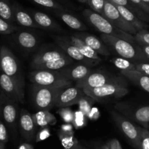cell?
Instances as JSON below:
<instances>
[{
    "label": "cell",
    "mask_w": 149,
    "mask_h": 149,
    "mask_svg": "<svg viewBox=\"0 0 149 149\" xmlns=\"http://www.w3.org/2000/svg\"><path fill=\"white\" fill-rule=\"evenodd\" d=\"M101 40L122 58L135 62H148L149 59L143 52L141 46L137 43H132L116 37L102 34Z\"/></svg>",
    "instance_id": "cell-1"
},
{
    "label": "cell",
    "mask_w": 149,
    "mask_h": 149,
    "mask_svg": "<svg viewBox=\"0 0 149 149\" xmlns=\"http://www.w3.org/2000/svg\"><path fill=\"white\" fill-rule=\"evenodd\" d=\"M83 15L92 26L102 34L116 37L132 43H136L134 35L116 28L104 16L95 13L91 9H85L83 11Z\"/></svg>",
    "instance_id": "cell-2"
},
{
    "label": "cell",
    "mask_w": 149,
    "mask_h": 149,
    "mask_svg": "<svg viewBox=\"0 0 149 149\" xmlns=\"http://www.w3.org/2000/svg\"><path fill=\"white\" fill-rule=\"evenodd\" d=\"M85 94L95 101L117 99L129 93L127 83H112L97 88L82 89Z\"/></svg>",
    "instance_id": "cell-3"
},
{
    "label": "cell",
    "mask_w": 149,
    "mask_h": 149,
    "mask_svg": "<svg viewBox=\"0 0 149 149\" xmlns=\"http://www.w3.org/2000/svg\"><path fill=\"white\" fill-rule=\"evenodd\" d=\"M29 80L34 85L49 88H65L72 84L59 71L34 70L29 74Z\"/></svg>",
    "instance_id": "cell-4"
},
{
    "label": "cell",
    "mask_w": 149,
    "mask_h": 149,
    "mask_svg": "<svg viewBox=\"0 0 149 149\" xmlns=\"http://www.w3.org/2000/svg\"><path fill=\"white\" fill-rule=\"evenodd\" d=\"M111 114L117 127L132 145L135 148L141 149V126L135 125L116 110H112Z\"/></svg>",
    "instance_id": "cell-5"
},
{
    "label": "cell",
    "mask_w": 149,
    "mask_h": 149,
    "mask_svg": "<svg viewBox=\"0 0 149 149\" xmlns=\"http://www.w3.org/2000/svg\"><path fill=\"white\" fill-rule=\"evenodd\" d=\"M24 86L23 79L10 77L3 72L0 74V88L2 92L16 103L24 102Z\"/></svg>",
    "instance_id": "cell-6"
},
{
    "label": "cell",
    "mask_w": 149,
    "mask_h": 149,
    "mask_svg": "<svg viewBox=\"0 0 149 149\" xmlns=\"http://www.w3.org/2000/svg\"><path fill=\"white\" fill-rule=\"evenodd\" d=\"M116 111L133 122L140 124L141 127L148 129L149 125V105L135 107L130 104L120 102L115 105Z\"/></svg>",
    "instance_id": "cell-7"
},
{
    "label": "cell",
    "mask_w": 149,
    "mask_h": 149,
    "mask_svg": "<svg viewBox=\"0 0 149 149\" xmlns=\"http://www.w3.org/2000/svg\"><path fill=\"white\" fill-rule=\"evenodd\" d=\"M62 88H49L34 85L33 102L39 110H49L55 105V99Z\"/></svg>",
    "instance_id": "cell-8"
},
{
    "label": "cell",
    "mask_w": 149,
    "mask_h": 149,
    "mask_svg": "<svg viewBox=\"0 0 149 149\" xmlns=\"http://www.w3.org/2000/svg\"><path fill=\"white\" fill-rule=\"evenodd\" d=\"M112 83H127L125 79L120 76H115L111 74L100 72H92L90 74L76 82V86L81 89L97 88L104 85Z\"/></svg>",
    "instance_id": "cell-9"
},
{
    "label": "cell",
    "mask_w": 149,
    "mask_h": 149,
    "mask_svg": "<svg viewBox=\"0 0 149 149\" xmlns=\"http://www.w3.org/2000/svg\"><path fill=\"white\" fill-rule=\"evenodd\" d=\"M0 68L3 73L13 78L23 79L20 64L13 53L5 45L0 48Z\"/></svg>",
    "instance_id": "cell-10"
},
{
    "label": "cell",
    "mask_w": 149,
    "mask_h": 149,
    "mask_svg": "<svg viewBox=\"0 0 149 149\" xmlns=\"http://www.w3.org/2000/svg\"><path fill=\"white\" fill-rule=\"evenodd\" d=\"M102 15L109 20L113 26L124 32H126L132 35H135L138 32L130 23H128L122 17L116 6L108 0H106L105 1L104 9Z\"/></svg>",
    "instance_id": "cell-11"
},
{
    "label": "cell",
    "mask_w": 149,
    "mask_h": 149,
    "mask_svg": "<svg viewBox=\"0 0 149 149\" xmlns=\"http://www.w3.org/2000/svg\"><path fill=\"white\" fill-rule=\"evenodd\" d=\"M85 95L82 89L76 86L62 88L57 96L54 107L61 108L77 105Z\"/></svg>",
    "instance_id": "cell-12"
},
{
    "label": "cell",
    "mask_w": 149,
    "mask_h": 149,
    "mask_svg": "<svg viewBox=\"0 0 149 149\" xmlns=\"http://www.w3.org/2000/svg\"><path fill=\"white\" fill-rule=\"evenodd\" d=\"M55 40L56 43L58 44V46L67 54L69 57H71L72 59L76 60V61H80L82 63V64L88 65L90 67L96 65L100 62V61L97 60L91 59V58H87L84 56L83 54L79 52L77 47L74 46L68 39L66 37H55Z\"/></svg>",
    "instance_id": "cell-13"
},
{
    "label": "cell",
    "mask_w": 149,
    "mask_h": 149,
    "mask_svg": "<svg viewBox=\"0 0 149 149\" xmlns=\"http://www.w3.org/2000/svg\"><path fill=\"white\" fill-rule=\"evenodd\" d=\"M0 102L2 117L6 124L11 129H15L17 118V103L9 99L3 92H1L0 96Z\"/></svg>",
    "instance_id": "cell-14"
},
{
    "label": "cell",
    "mask_w": 149,
    "mask_h": 149,
    "mask_svg": "<svg viewBox=\"0 0 149 149\" xmlns=\"http://www.w3.org/2000/svg\"><path fill=\"white\" fill-rule=\"evenodd\" d=\"M73 35L84 41L89 47L94 50L97 53L104 56H110L111 53L109 47L101 40V39H98L97 37L90 33H86V32H77Z\"/></svg>",
    "instance_id": "cell-15"
},
{
    "label": "cell",
    "mask_w": 149,
    "mask_h": 149,
    "mask_svg": "<svg viewBox=\"0 0 149 149\" xmlns=\"http://www.w3.org/2000/svg\"><path fill=\"white\" fill-rule=\"evenodd\" d=\"M19 125L20 132L25 140L27 141H31L34 137L36 126L32 118V114L26 109H22L20 110Z\"/></svg>",
    "instance_id": "cell-16"
},
{
    "label": "cell",
    "mask_w": 149,
    "mask_h": 149,
    "mask_svg": "<svg viewBox=\"0 0 149 149\" xmlns=\"http://www.w3.org/2000/svg\"><path fill=\"white\" fill-rule=\"evenodd\" d=\"M60 72L68 80L71 81H79L82 80L93 72V69L85 64H78L74 66H67L59 70Z\"/></svg>",
    "instance_id": "cell-17"
},
{
    "label": "cell",
    "mask_w": 149,
    "mask_h": 149,
    "mask_svg": "<svg viewBox=\"0 0 149 149\" xmlns=\"http://www.w3.org/2000/svg\"><path fill=\"white\" fill-rule=\"evenodd\" d=\"M65 56H68V55L61 48V49L42 50L33 56L31 65L32 69H33L39 64Z\"/></svg>",
    "instance_id": "cell-18"
},
{
    "label": "cell",
    "mask_w": 149,
    "mask_h": 149,
    "mask_svg": "<svg viewBox=\"0 0 149 149\" xmlns=\"http://www.w3.org/2000/svg\"><path fill=\"white\" fill-rule=\"evenodd\" d=\"M13 10L14 20L17 24L24 27L39 29V26L36 24L31 15L26 12L17 3H13Z\"/></svg>",
    "instance_id": "cell-19"
},
{
    "label": "cell",
    "mask_w": 149,
    "mask_h": 149,
    "mask_svg": "<svg viewBox=\"0 0 149 149\" xmlns=\"http://www.w3.org/2000/svg\"><path fill=\"white\" fill-rule=\"evenodd\" d=\"M31 15L39 28L49 31H61L62 28L48 15L39 11H31Z\"/></svg>",
    "instance_id": "cell-20"
},
{
    "label": "cell",
    "mask_w": 149,
    "mask_h": 149,
    "mask_svg": "<svg viewBox=\"0 0 149 149\" xmlns=\"http://www.w3.org/2000/svg\"><path fill=\"white\" fill-rule=\"evenodd\" d=\"M121 74L143 90L149 93V77L148 76L142 74L136 70L121 71Z\"/></svg>",
    "instance_id": "cell-21"
},
{
    "label": "cell",
    "mask_w": 149,
    "mask_h": 149,
    "mask_svg": "<svg viewBox=\"0 0 149 149\" xmlns=\"http://www.w3.org/2000/svg\"><path fill=\"white\" fill-rule=\"evenodd\" d=\"M15 41L17 45L25 51H33L37 46V38L33 34L29 32H17L15 35Z\"/></svg>",
    "instance_id": "cell-22"
},
{
    "label": "cell",
    "mask_w": 149,
    "mask_h": 149,
    "mask_svg": "<svg viewBox=\"0 0 149 149\" xmlns=\"http://www.w3.org/2000/svg\"><path fill=\"white\" fill-rule=\"evenodd\" d=\"M55 15L68 27L79 32H84L87 30V27L84 23L77 18L76 16L66 13L65 10H55Z\"/></svg>",
    "instance_id": "cell-23"
},
{
    "label": "cell",
    "mask_w": 149,
    "mask_h": 149,
    "mask_svg": "<svg viewBox=\"0 0 149 149\" xmlns=\"http://www.w3.org/2000/svg\"><path fill=\"white\" fill-rule=\"evenodd\" d=\"M116 6V8L118 9L119 13H121L122 17H123L128 23H130V24L136 29L137 32H139V31L143 30V29H147L148 28H149L148 23L143 21V20H141L136 15H135L133 13L130 11L129 10H127V9L125 8V7H122V6Z\"/></svg>",
    "instance_id": "cell-24"
},
{
    "label": "cell",
    "mask_w": 149,
    "mask_h": 149,
    "mask_svg": "<svg viewBox=\"0 0 149 149\" xmlns=\"http://www.w3.org/2000/svg\"><path fill=\"white\" fill-rule=\"evenodd\" d=\"M66 37L74 46L77 47V49L79 51V52L81 54H83L84 56L87 57V58H91V59L101 61V58L99 57L98 53H97L94 50H93L90 47H89L84 41H82L79 38L77 37L74 36V35Z\"/></svg>",
    "instance_id": "cell-25"
},
{
    "label": "cell",
    "mask_w": 149,
    "mask_h": 149,
    "mask_svg": "<svg viewBox=\"0 0 149 149\" xmlns=\"http://www.w3.org/2000/svg\"><path fill=\"white\" fill-rule=\"evenodd\" d=\"M74 62V59L68 56L63 57L58 59L45 62L43 64H39L33 68V70H53V71H59L61 69L70 65Z\"/></svg>",
    "instance_id": "cell-26"
},
{
    "label": "cell",
    "mask_w": 149,
    "mask_h": 149,
    "mask_svg": "<svg viewBox=\"0 0 149 149\" xmlns=\"http://www.w3.org/2000/svg\"><path fill=\"white\" fill-rule=\"evenodd\" d=\"M108 1L111 2L114 5L122 6V7H125L135 15H136L143 21L149 23V15L145 13L143 10H141L138 6L135 5L130 0H108Z\"/></svg>",
    "instance_id": "cell-27"
},
{
    "label": "cell",
    "mask_w": 149,
    "mask_h": 149,
    "mask_svg": "<svg viewBox=\"0 0 149 149\" xmlns=\"http://www.w3.org/2000/svg\"><path fill=\"white\" fill-rule=\"evenodd\" d=\"M32 118L36 127H45L47 126H53L57 123L55 115L49 110H39L37 112L32 114Z\"/></svg>",
    "instance_id": "cell-28"
},
{
    "label": "cell",
    "mask_w": 149,
    "mask_h": 149,
    "mask_svg": "<svg viewBox=\"0 0 149 149\" xmlns=\"http://www.w3.org/2000/svg\"><path fill=\"white\" fill-rule=\"evenodd\" d=\"M0 18L10 23L15 22L13 4H11L10 0H0Z\"/></svg>",
    "instance_id": "cell-29"
},
{
    "label": "cell",
    "mask_w": 149,
    "mask_h": 149,
    "mask_svg": "<svg viewBox=\"0 0 149 149\" xmlns=\"http://www.w3.org/2000/svg\"><path fill=\"white\" fill-rule=\"evenodd\" d=\"M58 137L61 142V144L63 146L64 149H71L77 144H78V141L74 137V131L71 132H65L60 130L58 133Z\"/></svg>",
    "instance_id": "cell-30"
},
{
    "label": "cell",
    "mask_w": 149,
    "mask_h": 149,
    "mask_svg": "<svg viewBox=\"0 0 149 149\" xmlns=\"http://www.w3.org/2000/svg\"><path fill=\"white\" fill-rule=\"evenodd\" d=\"M111 62L120 71L135 70V62L122 57H116L111 60Z\"/></svg>",
    "instance_id": "cell-31"
},
{
    "label": "cell",
    "mask_w": 149,
    "mask_h": 149,
    "mask_svg": "<svg viewBox=\"0 0 149 149\" xmlns=\"http://www.w3.org/2000/svg\"><path fill=\"white\" fill-rule=\"evenodd\" d=\"M95 102V100L94 99L86 94L77 104L79 106V110L87 116L91 109L93 108V105Z\"/></svg>",
    "instance_id": "cell-32"
},
{
    "label": "cell",
    "mask_w": 149,
    "mask_h": 149,
    "mask_svg": "<svg viewBox=\"0 0 149 149\" xmlns=\"http://www.w3.org/2000/svg\"><path fill=\"white\" fill-rule=\"evenodd\" d=\"M87 118H88L87 115L83 113L79 110L76 111L75 117H74V120L72 123L74 128L78 129H81L85 127L87 124Z\"/></svg>",
    "instance_id": "cell-33"
},
{
    "label": "cell",
    "mask_w": 149,
    "mask_h": 149,
    "mask_svg": "<svg viewBox=\"0 0 149 149\" xmlns=\"http://www.w3.org/2000/svg\"><path fill=\"white\" fill-rule=\"evenodd\" d=\"M58 112L64 122L72 124L75 117V112L69 107L61 108V109L58 110Z\"/></svg>",
    "instance_id": "cell-34"
},
{
    "label": "cell",
    "mask_w": 149,
    "mask_h": 149,
    "mask_svg": "<svg viewBox=\"0 0 149 149\" xmlns=\"http://www.w3.org/2000/svg\"><path fill=\"white\" fill-rule=\"evenodd\" d=\"M31 1L47 8L53 9L55 10H65L64 7L55 0H31Z\"/></svg>",
    "instance_id": "cell-35"
},
{
    "label": "cell",
    "mask_w": 149,
    "mask_h": 149,
    "mask_svg": "<svg viewBox=\"0 0 149 149\" xmlns=\"http://www.w3.org/2000/svg\"><path fill=\"white\" fill-rule=\"evenodd\" d=\"M17 30V26L13 23L7 21L0 18V34H10Z\"/></svg>",
    "instance_id": "cell-36"
},
{
    "label": "cell",
    "mask_w": 149,
    "mask_h": 149,
    "mask_svg": "<svg viewBox=\"0 0 149 149\" xmlns=\"http://www.w3.org/2000/svg\"><path fill=\"white\" fill-rule=\"evenodd\" d=\"M134 36L137 44L149 46V32L147 29L139 31Z\"/></svg>",
    "instance_id": "cell-37"
},
{
    "label": "cell",
    "mask_w": 149,
    "mask_h": 149,
    "mask_svg": "<svg viewBox=\"0 0 149 149\" xmlns=\"http://www.w3.org/2000/svg\"><path fill=\"white\" fill-rule=\"evenodd\" d=\"M105 1L106 0H87V3L92 10L102 15L104 9Z\"/></svg>",
    "instance_id": "cell-38"
},
{
    "label": "cell",
    "mask_w": 149,
    "mask_h": 149,
    "mask_svg": "<svg viewBox=\"0 0 149 149\" xmlns=\"http://www.w3.org/2000/svg\"><path fill=\"white\" fill-rule=\"evenodd\" d=\"M141 149H149V130L141 127Z\"/></svg>",
    "instance_id": "cell-39"
},
{
    "label": "cell",
    "mask_w": 149,
    "mask_h": 149,
    "mask_svg": "<svg viewBox=\"0 0 149 149\" xmlns=\"http://www.w3.org/2000/svg\"><path fill=\"white\" fill-rule=\"evenodd\" d=\"M50 131H49V129L47 127H42L40 130L39 131V132L37 133L36 136V143H39V142L43 141L45 140L46 139H47L48 137H50Z\"/></svg>",
    "instance_id": "cell-40"
},
{
    "label": "cell",
    "mask_w": 149,
    "mask_h": 149,
    "mask_svg": "<svg viewBox=\"0 0 149 149\" xmlns=\"http://www.w3.org/2000/svg\"><path fill=\"white\" fill-rule=\"evenodd\" d=\"M135 70L149 77L148 62H135Z\"/></svg>",
    "instance_id": "cell-41"
},
{
    "label": "cell",
    "mask_w": 149,
    "mask_h": 149,
    "mask_svg": "<svg viewBox=\"0 0 149 149\" xmlns=\"http://www.w3.org/2000/svg\"><path fill=\"white\" fill-rule=\"evenodd\" d=\"M7 140H8V135H7V129L5 125L0 120V142L5 144Z\"/></svg>",
    "instance_id": "cell-42"
},
{
    "label": "cell",
    "mask_w": 149,
    "mask_h": 149,
    "mask_svg": "<svg viewBox=\"0 0 149 149\" xmlns=\"http://www.w3.org/2000/svg\"><path fill=\"white\" fill-rule=\"evenodd\" d=\"M130 1L132 3H134L135 5L138 6V7H140L141 10H143L145 13L149 15V7L143 0H130Z\"/></svg>",
    "instance_id": "cell-43"
},
{
    "label": "cell",
    "mask_w": 149,
    "mask_h": 149,
    "mask_svg": "<svg viewBox=\"0 0 149 149\" xmlns=\"http://www.w3.org/2000/svg\"><path fill=\"white\" fill-rule=\"evenodd\" d=\"M99 116H100V112H99V110L95 107H93L90 113L87 115L88 118L90 120H97Z\"/></svg>",
    "instance_id": "cell-44"
},
{
    "label": "cell",
    "mask_w": 149,
    "mask_h": 149,
    "mask_svg": "<svg viewBox=\"0 0 149 149\" xmlns=\"http://www.w3.org/2000/svg\"><path fill=\"white\" fill-rule=\"evenodd\" d=\"M74 127L72 124L71 123H65V124H62L61 127V131H65V132H71V131H74Z\"/></svg>",
    "instance_id": "cell-45"
},
{
    "label": "cell",
    "mask_w": 149,
    "mask_h": 149,
    "mask_svg": "<svg viewBox=\"0 0 149 149\" xmlns=\"http://www.w3.org/2000/svg\"><path fill=\"white\" fill-rule=\"evenodd\" d=\"M109 143H110L111 149H122V145L117 139H112L109 141Z\"/></svg>",
    "instance_id": "cell-46"
},
{
    "label": "cell",
    "mask_w": 149,
    "mask_h": 149,
    "mask_svg": "<svg viewBox=\"0 0 149 149\" xmlns=\"http://www.w3.org/2000/svg\"><path fill=\"white\" fill-rule=\"evenodd\" d=\"M139 45V44H138ZM141 46V49H142L143 52L145 54L146 56L149 59V46L148 45H139Z\"/></svg>",
    "instance_id": "cell-47"
},
{
    "label": "cell",
    "mask_w": 149,
    "mask_h": 149,
    "mask_svg": "<svg viewBox=\"0 0 149 149\" xmlns=\"http://www.w3.org/2000/svg\"><path fill=\"white\" fill-rule=\"evenodd\" d=\"M18 149H33V145L30 143H22L19 145Z\"/></svg>",
    "instance_id": "cell-48"
},
{
    "label": "cell",
    "mask_w": 149,
    "mask_h": 149,
    "mask_svg": "<svg viewBox=\"0 0 149 149\" xmlns=\"http://www.w3.org/2000/svg\"><path fill=\"white\" fill-rule=\"evenodd\" d=\"M99 149H111L110 143H109V142L108 143H106V144L103 145L101 146Z\"/></svg>",
    "instance_id": "cell-49"
},
{
    "label": "cell",
    "mask_w": 149,
    "mask_h": 149,
    "mask_svg": "<svg viewBox=\"0 0 149 149\" xmlns=\"http://www.w3.org/2000/svg\"><path fill=\"white\" fill-rule=\"evenodd\" d=\"M71 149H87V148H84V147H83V146L80 145L78 143V144H77V145H74V147L71 148Z\"/></svg>",
    "instance_id": "cell-50"
},
{
    "label": "cell",
    "mask_w": 149,
    "mask_h": 149,
    "mask_svg": "<svg viewBox=\"0 0 149 149\" xmlns=\"http://www.w3.org/2000/svg\"><path fill=\"white\" fill-rule=\"evenodd\" d=\"M0 149H5V148H4V143H1V142H0Z\"/></svg>",
    "instance_id": "cell-51"
},
{
    "label": "cell",
    "mask_w": 149,
    "mask_h": 149,
    "mask_svg": "<svg viewBox=\"0 0 149 149\" xmlns=\"http://www.w3.org/2000/svg\"><path fill=\"white\" fill-rule=\"evenodd\" d=\"M77 1H79V2H81V3H87V0H77Z\"/></svg>",
    "instance_id": "cell-52"
},
{
    "label": "cell",
    "mask_w": 149,
    "mask_h": 149,
    "mask_svg": "<svg viewBox=\"0 0 149 149\" xmlns=\"http://www.w3.org/2000/svg\"><path fill=\"white\" fill-rule=\"evenodd\" d=\"M143 1L144 2H145L146 4L147 5H148L149 7V0H143Z\"/></svg>",
    "instance_id": "cell-53"
},
{
    "label": "cell",
    "mask_w": 149,
    "mask_h": 149,
    "mask_svg": "<svg viewBox=\"0 0 149 149\" xmlns=\"http://www.w3.org/2000/svg\"><path fill=\"white\" fill-rule=\"evenodd\" d=\"M0 116H2V112H1V102H0Z\"/></svg>",
    "instance_id": "cell-54"
},
{
    "label": "cell",
    "mask_w": 149,
    "mask_h": 149,
    "mask_svg": "<svg viewBox=\"0 0 149 149\" xmlns=\"http://www.w3.org/2000/svg\"><path fill=\"white\" fill-rule=\"evenodd\" d=\"M148 129V130H149V125H148V129Z\"/></svg>",
    "instance_id": "cell-55"
}]
</instances>
